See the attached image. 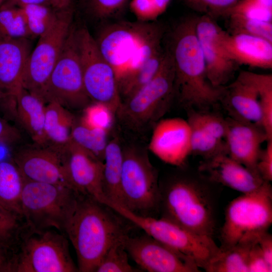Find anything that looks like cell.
<instances>
[{"label":"cell","instance_id":"6da1fadb","mask_svg":"<svg viewBox=\"0 0 272 272\" xmlns=\"http://www.w3.org/2000/svg\"><path fill=\"white\" fill-rule=\"evenodd\" d=\"M215 184L198 170L180 172L159 183L161 218L213 238L219 193Z\"/></svg>","mask_w":272,"mask_h":272},{"label":"cell","instance_id":"7a4b0ae2","mask_svg":"<svg viewBox=\"0 0 272 272\" xmlns=\"http://www.w3.org/2000/svg\"><path fill=\"white\" fill-rule=\"evenodd\" d=\"M122 218L105 203L79 194L64 230L75 250L79 271L96 272L108 249L128 234Z\"/></svg>","mask_w":272,"mask_h":272},{"label":"cell","instance_id":"3957f363","mask_svg":"<svg viewBox=\"0 0 272 272\" xmlns=\"http://www.w3.org/2000/svg\"><path fill=\"white\" fill-rule=\"evenodd\" d=\"M195 24L196 18L179 23L168 51L174 67L175 97L187 109L206 110L221 101L225 86L214 87L208 79Z\"/></svg>","mask_w":272,"mask_h":272},{"label":"cell","instance_id":"277c9868","mask_svg":"<svg viewBox=\"0 0 272 272\" xmlns=\"http://www.w3.org/2000/svg\"><path fill=\"white\" fill-rule=\"evenodd\" d=\"M163 34L162 28L156 23H121L104 28L95 41L117 81L162 49Z\"/></svg>","mask_w":272,"mask_h":272},{"label":"cell","instance_id":"5b68a950","mask_svg":"<svg viewBox=\"0 0 272 272\" xmlns=\"http://www.w3.org/2000/svg\"><path fill=\"white\" fill-rule=\"evenodd\" d=\"M12 248L11 271H79L66 236L57 230L37 229L24 223Z\"/></svg>","mask_w":272,"mask_h":272},{"label":"cell","instance_id":"8992f818","mask_svg":"<svg viewBox=\"0 0 272 272\" xmlns=\"http://www.w3.org/2000/svg\"><path fill=\"white\" fill-rule=\"evenodd\" d=\"M272 224V187L265 181L256 190L233 199L225 212L219 249L252 245Z\"/></svg>","mask_w":272,"mask_h":272},{"label":"cell","instance_id":"52a82bcc","mask_svg":"<svg viewBox=\"0 0 272 272\" xmlns=\"http://www.w3.org/2000/svg\"><path fill=\"white\" fill-rule=\"evenodd\" d=\"M174 73L168 50L156 75L123 100L115 115L128 129L140 133L154 126L169 108L174 93Z\"/></svg>","mask_w":272,"mask_h":272},{"label":"cell","instance_id":"ba28073f","mask_svg":"<svg viewBox=\"0 0 272 272\" xmlns=\"http://www.w3.org/2000/svg\"><path fill=\"white\" fill-rule=\"evenodd\" d=\"M79 194L67 187L25 179L21 197L23 220L35 229H54L64 233Z\"/></svg>","mask_w":272,"mask_h":272},{"label":"cell","instance_id":"9c48e42d","mask_svg":"<svg viewBox=\"0 0 272 272\" xmlns=\"http://www.w3.org/2000/svg\"><path fill=\"white\" fill-rule=\"evenodd\" d=\"M105 203L146 234L192 259L199 268L205 269L219 251L212 238L197 234L164 218L137 214L110 200Z\"/></svg>","mask_w":272,"mask_h":272},{"label":"cell","instance_id":"30bf717a","mask_svg":"<svg viewBox=\"0 0 272 272\" xmlns=\"http://www.w3.org/2000/svg\"><path fill=\"white\" fill-rule=\"evenodd\" d=\"M120 205L137 214L159 213L158 174L147 153L134 147L122 149Z\"/></svg>","mask_w":272,"mask_h":272},{"label":"cell","instance_id":"8fae6325","mask_svg":"<svg viewBox=\"0 0 272 272\" xmlns=\"http://www.w3.org/2000/svg\"><path fill=\"white\" fill-rule=\"evenodd\" d=\"M46 103L55 102L67 109L82 111L92 102L84 84L76 30L71 29L42 94Z\"/></svg>","mask_w":272,"mask_h":272},{"label":"cell","instance_id":"7c38bea8","mask_svg":"<svg viewBox=\"0 0 272 272\" xmlns=\"http://www.w3.org/2000/svg\"><path fill=\"white\" fill-rule=\"evenodd\" d=\"M76 33L86 93L92 102L104 105L115 116L122 103L115 71L87 29Z\"/></svg>","mask_w":272,"mask_h":272},{"label":"cell","instance_id":"4fadbf2b","mask_svg":"<svg viewBox=\"0 0 272 272\" xmlns=\"http://www.w3.org/2000/svg\"><path fill=\"white\" fill-rule=\"evenodd\" d=\"M72 19L73 12L70 8L58 10L55 21L38 37L29 56L23 87L41 98L72 29Z\"/></svg>","mask_w":272,"mask_h":272},{"label":"cell","instance_id":"5bb4252c","mask_svg":"<svg viewBox=\"0 0 272 272\" xmlns=\"http://www.w3.org/2000/svg\"><path fill=\"white\" fill-rule=\"evenodd\" d=\"M12 159L26 180L61 185L76 191L68 174L63 149L23 143L13 148Z\"/></svg>","mask_w":272,"mask_h":272},{"label":"cell","instance_id":"9a60e30c","mask_svg":"<svg viewBox=\"0 0 272 272\" xmlns=\"http://www.w3.org/2000/svg\"><path fill=\"white\" fill-rule=\"evenodd\" d=\"M128 254L143 270L149 272L200 271L195 262L150 235L123 238Z\"/></svg>","mask_w":272,"mask_h":272},{"label":"cell","instance_id":"2e32d148","mask_svg":"<svg viewBox=\"0 0 272 272\" xmlns=\"http://www.w3.org/2000/svg\"><path fill=\"white\" fill-rule=\"evenodd\" d=\"M195 30L210 83L224 87L238 66L226 53L221 42V28L214 19L203 15L196 18Z\"/></svg>","mask_w":272,"mask_h":272},{"label":"cell","instance_id":"e0dca14e","mask_svg":"<svg viewBox=\"0 0 272 272\" xmlns=\"http://www.w3.org/2000/svg\"><path fill=\"white\" fill-rule=\"evenodd\" d=\"M149 150L162 161L182 167L191 155L190 129L180 117L160 119L154 126Z\"/></svg>","mask_w":272,"mask_h":272},{"label":"cell","instance_id":"ac0fdd59","mask_svg":"<svg viewBox=\"0 0 272 272\" xmlns=\"http://www.w3.org/2000/svg\"><path fill=\"white\" fill-rule=\"evenodd\" d=\"M63 152L68 174L75 190L101 202L104 198L103 162L71 140Z\"/></svg>","mask_w":272,"mask_h":272},{"label":"cell","instance_id":"d6986e66","mask_svg":"<svg viewBox=\"0 0 272 272\" xmlns=\"http://www.w3.org/2000/svg\"><path fill=\"white\" fill-rule=\"evenodd\" d=\"M225 143L227 155L258 174L256 165L261 145L268 141L263 128L257 124L230 117L226 118Z\"/></svg>","mask_w":272,"mask_h":272},{"label":"cell","instance_id":"ffe728a7","mask_svg":"<svg viewBox=\"0 0 272 272\" xmlns=\"http://www.w3.org/2000/svg\"><path fill=\"white\" fill-rule=\"evenodd\" d=\"M197 170L211 182L243 194L256 190L266 181L226 154L203 160Z\"/></svg>","mask_w":272,"mask_h":272},{"label":"cell","instance_id":"44dd1931","mask_svg":"<svg viewBox=\"0 0 272 272\" xmlns=\"http://www.w3.org/2000/svg\"><path fill=\"white\" fill-rule=\"evenodd\" d=\"M30 52L27 39L0 36V90L15 100L23 88V78Z\"/></svg>","mask_w":272,"mask_h":272},{"label":"cell","instance_id":"7402d4cb","mask_svg":"<svg viewBox=\"0 0 272 272\" xmlns=\"http://www.w3.org/2000/svg\"><path fill=\"white\" fill-rule=\"evenodd\" d=\"M221 42L228 56L236 64L271 69V42L245 34H230L222 30Z\"/></svg>","mask_w":272,"mask_h":272},{"label":"cell","instance_id":"603a6c76","mask_svg":"<svg viewBox=\"0 0 272 272\" xmlns=\"http://www.w3.org/2000/svg\"><path fill=\"white\" fill-rule=\"evenodd\" d=\"M230 117L262 126L259 94L240 74L228 86L221 100Z\"/></svg>","mask_w":272,"mask_h":272},{"label":"cell","instance_id":"cb8c5ba5","mask_svg":"<svg viewBox=\"0 0 272 272\" xmlns=\"http://www.w3.org/2000/svg\"><path fill=\"white\" fill-rule=\"evenodd\" d=\"M15 122L31 142L46 145L44 132L46 102L40 97L22 88L16 97Z\"/></svg>","mask_w":272,"mask_h":272},{"label":"cell","instance_id":"d4e9b609","mask_svg":"<svg viewBox=\"0 0 272 272\" xmlns=\"http://www.w3.org/2000/svg\"><path fill=\"white\" fill-rule=\"evenodd\" d=\"M75 115L55 102L46 104L44 132L46 145L63 150L71 141Z\"/></svg>","mask_w":272,"mask_h":272},{"label":"cell","instance_id":"484cf974","mask_svg":"<svg viewBox=\"0 0 272 272\" xmlns=\"http://www.w3.org/2000/svg\"><path fill=\"white\" fill-rule=\"evenodd\" d=\"M122 149L118 138L108 141L103 160V192L104 198L121 205L120 193ZM101 201V202H102Z\"/></svg>","mask_w":272,"mask_h":272},{"label":"cell","instance_id":"4316f807","mask_svg":"<svg viewBox=\"0 0 272 272\" xmlns=\"http://www.w3.org/2000/svg\"><path fill=\"white\" fill-rule=\"evenodd\" d=\"M25 178L11 160H0V205L22 219L21 197Z\"/></svg>","mask_w":272,"mask_h":272},{"label":"cell","instance_id":"83f0119b","mask_svg":"<svg viewBox=\"0 0 272 272\" xmlns=\"http://www.w3.org/2000/svg\"><path fill=\"white\" fill-rule=\"evenodd\" d=\"M108 130L92 124L82 115H75L71 140L103 162Z\"/></svg>","mask_w":272,"mask_h":272},{"label":"cell","instance_id":"f1b7e54d","mask_svg":"<svg viewBox=\"0 0 272 272\" xmlns=\"http://www.w3.org/2000/svg\"><path fill=\"white\" fill-rule=\"evenodd\" d=\"M187 121L190 129L191 154L199 156L203 160L227 154L225 142L216 139L202 126L195 109H187Z\"/></svg>","mask_w":272,"mask_h":272},{"label":"cell","instance_id":"f546056e","mask_svg":"<svg viewBox=\"0 0 272 272\" xmlns=\"http://www.w3.org/2000/svg\"><path fill=\"white\" fill-rule=\"evenodd\" d=\"M166 54L162 49L157 52L141 67L117 81L122 101L130 97L150 81L158 72Z\"/></svg>","mask_w":272,"mask_h":272},{"label":"cell","instance_id":"4dcf8cb0","mask_svg":"<svg viewBox=\"0 0 272 272\" xmlns=\"http://www.w3.org/2000/svg\"><path fill=\"white\" fill-rule=\"evenodd\" d=\"M252 245L237 244L224 250L219 249L204 270L208 272H248V254Z\"/></svg>","mask_w":272,"mask_h":272},{"label":"cell","instance_id":"1f68e13d","mask_svg":"<svg viewBox=\"0 0 272 272\" xmlns=\"http://www.w3.org/2000/svg\"><path fill=\"white\" fill-rule=\"evenodd\" d=\"M257 90L262 113V126L268 141L272 140V75L248 71L239 73Z\"/></svg>","mask_w":272,"mask_h":272},{"label":"cell","instance_id":"d6a6232c","mask_svg":"<svg viewBox=\"0 0 272 272\" xmlns=\"http://www.w3.org/2000/svg\"><path fill=\"white\" fill-rule=\"evenodd\" d=\"M0 36L15 39L31 37L20 7L3 5L0 7Z\"/></svg>","mask_w":272,"mask_h":272},{"label":"cell","instance_id":"836d02e7","mask_svg":"<svg viewBox=\"0 0 272 272\" xmlns=\"http://www.w3.org/2000/svg\"><path fill=\"white\" fill-rule=\"evenodd\" d=\"M23 12L31 37H39L55 21L57 11L47 5L31 4L20 7Z\"/></svg>","mask_w":272,"mask_h":272},{"label":"cell","instance_id":"e575fe53","mask_svg":"<svg viewBox=\"0 0 272 272\" xmlns=\"http://www.w3.org/2000/svg\"><path fill=\"white\" fill-rule=\"evenodd\" d=\"M226 17L272 22V0H240Z\"/></svg>","mask_w":272,"mask_h":272},{"label":"cell","instance_id":"d590c367","mask_svg":"<svg viewBox=\"0 0 272 272\" xmlns=\"http://www.w3.org/2000/svg\"><path fill=\"white\" fill-rule=\"evenodd\" d=\"M123 238L116 241L108 249L100 261L96 272H135L139 269L131 266L128 258Z\"/></svg>","mask_w":272,"mask_h":272},{"label":"cell","instance_id":"8d00e7d4","mask_svg":"<svg viewBox=\"0 0 272 272\" xmlns=\"http://www.w3.org/2000/svg\"><path fill=\"white\" fill-rule=\"evenodd\" d=\"M231 34H245L272 42V22L228 17Z\"/></svg>","mask_w":272,"mask_h":272},{"label":"cell","instance_id":"74e56055","mask_svg":"<svg viewBox=\"0 0 272 272\" xmlns=\"http://www.w3.org/2000/svg\"><path fill=\"white\" fill-rule=\"evenodd\" d=\"M240 0H183L192 10L212 18L226 16Z\"/></svg>","mask_w":272,"mask_h":272},{"label":"cell","instance_id":"f35d334b","mask_svg":"<svg viewBox=\"0 0 272 272\" xmlns=\"http://www.w3.org/2000/svg\"><path fill=\"white\" fill-rule=\"evenodd\" d=\"M24 223L21 217L0 205V244L12 245Z\"/></svg>","mask_w":272,"mask_h":272},{"label":"cell","instance_id":"ab89813d","mask_svg":"<svg viewBox=\"0 0 272 272\" xmlns=\"http://www.w3.org/2000/svg\"><path fill=\"white\" fill-rule=\"evenodd\" d=\"M128 0H86L88 10L95 17L105 19L115 15Z\"/></svg>","mask_w":272,"mask_h":272},{"label":"cell","instance_id":"60d3db41","mask_svg":"<svg viewBox=\"0 0 272 272\" xmlns=\"http://www.w3.org/2000/svg\"><path fill=\"white\" fill-rule=\"evenodd\" d=\"M82 115L92 124L109 129L114 115L104 105L92 103L82 110Z\"/></svg>","mask_w":272,"mask_h":272},{"label":"cell","instance_id":"b9f144b4","mask_svg":"<svg viewBox=\"0 0 272 272\" xmlns=\"http://www.w3.org/2000/svg\"><path fill=\"white\" fill-rule=\"evenodd\" d=\"M170 0H132L131 7L135 14L143 19L154 18L162 14Z\"/></svg>","mask_w":272,"mask_h":272},{"label":"cell","instance_id":"7bdbcfd3","mask_svg":"<svg viewBox=\"0 0 272 272\" xmlns=\"http://www.w3.org/2000/svg\"><path fill=\"white\" fill-rule=\"evenodd\" d=\"M0 115V144L15 147L23 143L22 130Z\"/></svg>","mask_w":272,"mask_h":272},{"label":"cell","instance_id":"ee69618b","mask_svg":"<svg viewBox=\"0 0 272 272\" xmlns=\"http://www.w3.org/2000/svg\"><path fill=\"white\" fill-rule=\"evenodd\" d=\"M256 169L260 177L266 181H272V140L266 141V146L261 149Z\"/></svg>","mask_w":272,"mask_h":272},{"label":"cell","instance_id":"f6af8a7d","mask_svg":"<svg viewBox=\"0 0 272 272\" xmlns=\"http://www.w3.org/2000/svg\"><path fill=\"white\" fill-rule=\"evenodd\" d=\"M248 272H271V268L265 260L257 243L250 247L248 258Z\"/></svg>","mask_w":272,"mask_h":272},{"label":"cell","instance_id":"bcb514c9","mask_svg":"<svg viewBox=\"0 0 272 272\" xmlns=\"http://www.w3.org/2000/svg\"><path fill=\"white\" fill-rule=\"evenodd\" d=\"M16 100L0 90V115L10 121H15Z\"/></svg>","mask_w":272,"mask_h":272},{"label":"cell","instance_id":"7dc6e473","mask_svg":"<svg viewBox=\"0 0 272 272\" xmlns=\"http://www.w3.org/2000/svg\"><path fill=\"white\" fill-rule=\"evenodd\" d=\"M257 243L264 258L268 266L272 268V236L266 232L258 239Z\"/></svg>","mask_w":272,"mask_h":272},{"label":"cell","instance_id":"c3c4849f","mask_svg":"<svg viewBox=\"0 0 272 272\" xmlns=\"http://www.w3.org/2000/svg\"><path fill=\"white\" fill-rule=\"evenodd\" d=\"M12 257L11 245L0 244V271H11Z\"/></svg>","mask_w":272,"mask_h":272},{"label":"cell","instance_id":"681fc988","mask_svg":"<svg viewBox=\"0 0 272 272\" xmlns=\"http://www.w3.org/2000/svg\"><path fill=\"white\" fill-rule=\"evenodd\" d=\"M31 4L50 5V0H6L3 5L21 7Z\"/></svg>","mask_w":272,"mask_h":272},{"label":"cell","instance_id":"f907efd6","mask_svg":"<svg viewBox=\"0 0 272 272\" xmlns=\"http://www.w3.org/2000/svg\"><path fill=\"white\" fill-rule=\"evenodd\" d=\"M72 0H50V5L55 10H61L70 8Z\"/></svg>","mask_w":272,"mask_h":272},{"label":"cell","instance_id":"816d5d0a","mask_svg":"<svg viewBox=\"0 0 272 272\" xmlns=\"http://www.w3.org/2000/svg\"><path fill=\"white\" fill-rule=\"evenodd\" d=\"M6 0H0V7L4 4Z\"/></svg>","mask_w":272,"mask_h":272}]
</instances>
